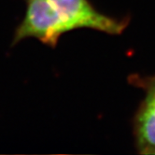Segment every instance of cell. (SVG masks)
Here are the masks:
<instances>
[{"instance_id": "cell-2", "label": "cell", "mask_w": 155, "mask_h": 155, "mask_svg": "<svg viewBox=\"0 0 155 155\" xmlns=\"http://www.w3.org/2000/svg\"><path fill=\"white\" fill-rule=\"evenodd\" d=\"M138 82L146 94L134 119L137 147L140 153L155 154V77Z\"/></svg>"}, {"instance_id": "cell-1", "label": "cell", "mask_w": 155, "mask_h": 155, "mask_svg": "<svg viewBox=\"0 0 155 155\" xmlns=\"http://www.w3.org/2000/svg\"><path fill=\"white\" fill-rule=\"evenodd\" d=\"M128 25L101 13L89 0H27L24 19L17 26L12 43L37 38L54 48L62 35L76 29H92L118 36Z\"/></svg>"}]
</instances>
